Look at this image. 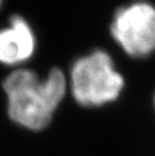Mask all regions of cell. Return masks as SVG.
<instances>
[{
	"label": "cell",
	"instance_id": "277c9868",
	"mask_svg": "<svg viewBox=\"0 0 155 156\" xmlns=\"http://www.w3.org/2000/svg\"><path fill=\"white\" fill-rule=\"evenodd\" d=\"M35 50V35L21 16H12L7 27L0 29V63L18 66L29 60Z\"/></svg>",
	"mask_w": 155,
	"mask_h": 156
},
{
	"label": "cell",
	"instance_id": "7a4b0ae2",
	"mask_svg": "<svg viewBox=\"0 0 155 156\" xmlns=\"http://www.w3.org/2000/svg\"><path fill=\"white\" fill-rule=\"evenodd\" d=\"M71 91L76 102L84 107H99L115 101L124 85L112 57L101 49L78 57L70 71Z\"/></svg>",
	"mask_w": 155,
	"mask_h": 156
},
{
	"label": "cell",
	"instance_id": "5b68a950",
	"mask_svg": "<svg viewBox=\"0 0 155 156\" xmlns=\"http://www.w3.org/2000/svg\"><path fill=\"white\" fill-rule=\"evenodd\" d=\"M2 1H4V0H0V7H1V5H2Z\"/></svg>",
	"mask_w": 155,
	"mask_h": 156
},
{
	"label": "cell",
	"instance_id": "8992f818",
	"mask_svg": "<svg viewBox=\"0 0 155 156\" xmlns=\"http://www.w3.org/2000/svg\"><path fill=\"white\" fill-rule=\"evenodd\" d=\"M154 105H155V98H154Z\"/></svg>",
	"mask_w": 155,
	"mask_h": 156
},
{
	"label": "cell",
	"instance_id": "6da1fadb",
	"mask_svg": "<svg viewBox=\"0 0 155 156\" xmlns=\"http://www.w3.org/2000/svg\"><path fill=\"white\" fill-rule=\"evenodd\" d=\"M2 88L11 121L29 130H41L50 124L63 100L67 80L57 67L51 68L43 79L31 69L18 68L5 78Z\"/></svg>",
	"mask_w": 155,
	"mask_h": 156
},
{
	"label": "cell",
	"instance_id": "3957f363",
	"mask_svg": "<svg viewBox=\"0 0 155 156\" xmlns=\"http://www.w3.org/2000/svg\"><path fill=\"white\" fill-rule=\"evenodd\" d=\"M110 33L131 57L144 58L155 52V7L134 1L120 7L112 17Z\"/></svg>",
	"mask_w": 155,
	"mask_h": 156
}]
</instances>
